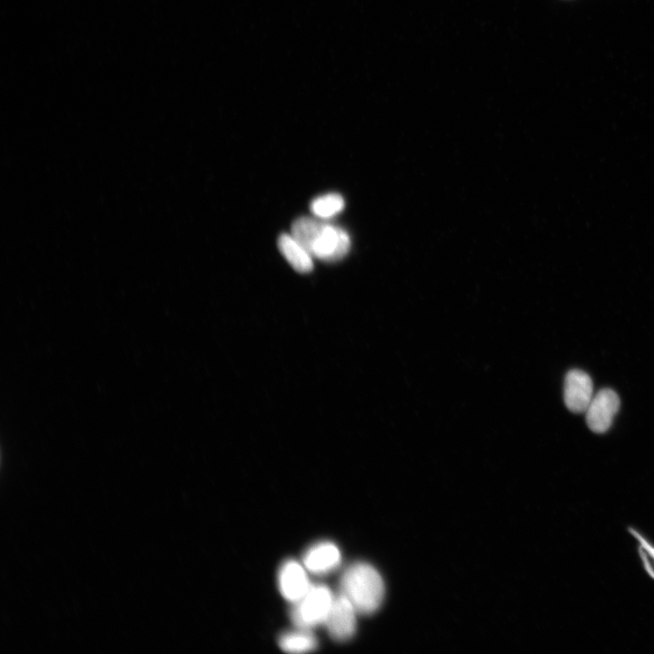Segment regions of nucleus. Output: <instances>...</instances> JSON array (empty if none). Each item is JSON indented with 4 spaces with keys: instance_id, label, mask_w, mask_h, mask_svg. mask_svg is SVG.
Here are the masks:
<instances>
[{
    "instance_id": "obj_12",
    "label": "nucleus",
    "mask_w": 654,
    "mask_h": 654,
    "mask_svg": "<svg viewBox=\"0 0 654 654\" xmlns=\"http://www.w3.org/2000/svg\"><path fill=\"white\" fill-rule=\"evenodd\" d=\"M628 532L637 542V552L646 574L654 580V544L633 527Z\"/></svg>"
},
{
    "instance_id": "obj_10",
    "label": "nucleus",
    "mask_w": 654,
    "mask_h": 654,
    "mask_svg": "<svg viewBox=\"0 0 654 654\" xmlns=\"http://www.w3.org/2000/svg\"><path fill=\"white\" fill-rule=\"evenodd\" d=\"M310 629H299L282 634L279 639V646L286 652L302 653L312 651L317 647L316 638Z\"/></svg>"
},
{
    "instance_id": "obj_11",
    "label": "nucleus",
    "mask_w": 654,
    "mask_h": 654,
    "mask_svg": "<svg viewBox=\"0 0 654 654\" xmlns=\"http://www.w3.org/2000/svg\"><path fill=\"white\" fill-rule=\"evenodd\" d=\"M342 196L330 193L314 198L310 205L312 214L320 219H329L340 213L344 208Z\"/></svg>"
},
{
    "instance_id": "obj_5",
    "label": "nucleus",
    "mask_w": 654,
    "mask_h": 654,
    "mask_svg": "<svg viewBox=\"0 0 654 654\" xmlns=\"http://www.w3.org/2000/svg\"><path fill=\"white\" fill-rule=\"evenodd\" d=\"M357 614L352 604L340 593L334 596L323 624L333 639L347 640L355 633Z\"/></svg>"
},
{
    "instance_id": "obj_1",
    "label": "nucleus",
    "mask_w": 654,
    "mask_h": 654,
    "mask_svg": "<svg viewBox=\"0 0 654 654\" xmlns=\"http://www.w3.org/2000/svg\"><path fill=\"white\" fill-rule=\"evenodd\" d=\"M292 235L312 255L324 262H336L349 252L351 240L342 228L320 218L300 217L292 225Z\"/></svg>"
},
{
    "instance_id": "obj_6",
    "label": "nucleus",
    "mask_w": 654,
    "mask_h": 654,
    "mask_svg": "<svg viewBox=\"0 0 654 654\" xmlns=\"http://www.w3.org/2000/svg\"><path fill=\"white\" fill-rule=\"evenodd\" d=\"M563 396L565 405L571 412H585L594 396L590 376L579 369L568 372L564 381Z\"/></svg>"
},
{
    "instance_id": "obj_4",
    "label": "nucleus",
    "mask_w": 654,
    "mask_h": 654,
    "mask_svg": "<svg viewBox=\"0 0 654 654\" xmlns=\"http://www.w3.org/2000/svg\"><path fill=\"white\" fill-rule=\"evenodd\" d=\"M619 398L609 388L600 390L594 394L585 413L588 427L595 433H604L611 426L619 408Z\"/></svg>"
},
{
    "instance_id": "obj_2",
    "label": "nucleus",
    "mask_w": 654,
    "mask_h": 654,
    "mask_svg": "<svg viewBox=\"0 0 654 654\" xmlns=\"http://www.w3.org/2000/svg\"><path fill=\"white\" fill-rule=\"evenodd\" d=\"M340 590L358 614L370 615L382 605L385 587L381 574L374 567L365 562H355L343 571Z\"/></svg>"
},
{
    "instance_id": "obj_9",
    "label": "nucleus",
    "mask_w": 654,
    "mask_h": 654,
    "mask_svg": "<svg viewBox=\"0 0 654 654\" xmlns=\"http://www.w3.org/2000/svg\"><path fill=\"white\" fill-rule=\"evenodd\" d=\"M278 247L284 258L297 272L305 273L312 270V255L292 233H282L278 238Z\"/></svg>"
},
{
    "instance_id": "obj_8",
    "label": "nucleus",
    "mask_w": 654,
    "mask_h": 654,
    "mask_svg": "<svg viewBox=\"0 0 654 654\" xmlns=\"http://www.w3.org/2000/svg\"><path fill=\"white\" fill-rule=\"evenodd\" d=\"M341 561L337 546L329 541L312 546L303 556L305 569L314 574H324L334 570Z\"/></svg>"
},
{
    "instance_id": "obj_3",
    "label": "nucleus",
    "mask_w": 654,
    "mask_h": 654,
    "mask_svg": "<svg viewBox=\"0 0 654 654\" xmlns=\"http://www.w3.org/2000/svg\"><path fill=\"white\" fill-rule=\"evenodd\" d=\"M334 596L322 584H311L306 593L293 602L291 619L299 629H311L323 624Z\"/></svg>"
},
{
    "instance_id": "obj_7",
    "label": "nucleus",
    "mask_w": 654,
    "mask_h": 654,
    "mask_svg": "<svg viewBox=\"0 0 654 654\" xmlns=\"http://www.w3.org/2000/svg\"><path fill=\"white\" fill-rule=\"evenodd\" d=\"M278 585L282 595L292 603L300 600L311 586L305 569L292 560L285 561L280 568Z\"/></svg>"
}]
</instances>
